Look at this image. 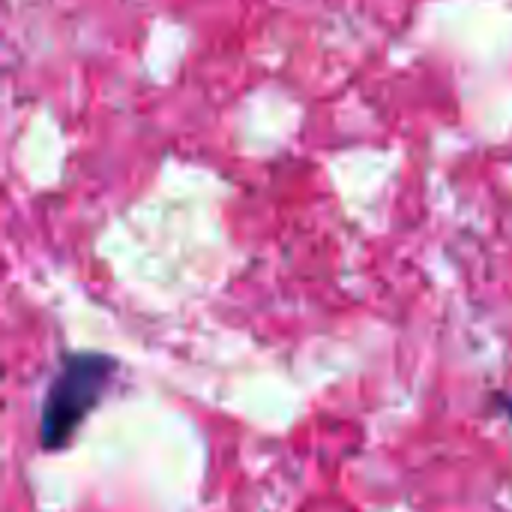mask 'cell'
<instances>
[{
    "mask_svg": "<svg viewBox=\"0 0 512 512\" xmlns=\"http://www.w3.org/2000/svg\"><path fill=\"white\" fill-rule=\"evenodd\" d=\"M111 375H114V360L102 354H75L63 363L60 375L48 387L45 408H42L45 447L57 450L72 438V432L96 408Z\"/></svg>",
    "mask_w": 512,
    "mask_h": 512,
    "instance_id": "obj_1",
    "label": "cell"
}]
</instances>
